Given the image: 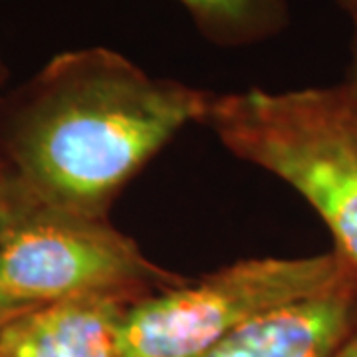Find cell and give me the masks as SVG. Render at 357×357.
Listing matches in <instances>:
<instances>
[{
  "label": "cell",
  "mask_w": 357,
  "mask_h": 357,
  "mask_svg": "<svg viewBox=\"0 0 357 357\" xmlns=\"http://www.w3.org/2000/svg\"><path fill=\"white\" fill-rule=\"evenodd\" d=\"M211 100L109 48L62 52L0 105L2 163L34 203L107 218L155 153L185 126L203 123Z\"/></svg>",
  "instance_id": "6da1fadb"
},
{
  "label": "cell",
  "mask_w": 357,
  "mask_h": 357,
  "mask_svg": "<svg viewBox=\"0 0 357 357\" xmlns=\"http://www.w3.org/2000/svg\"><path fill=\"white\" fill-rule=\"evenodd\" d=\"M203 123L306 199L357 272V98L345 84L213 96Z\"/></svg>",
  "instance_id": "7a4b0ae2"
},
{
  "label": "cell",
  "mask_w": 357,
  "mask_h": 357,
  "mask_svg": "<svg viewBox=\"0 0 357 357\" xmlns=\"http://www.w3.org/2000/svg\"><path fill=\"white\" fill-rule=\"evenodd\" d=\"M356 270L337 252L255 258L129 306L121 357H199L252 319L326 292Z\"/></svg>",
  "instance_id": "3957f363"
},
{
  "label": "cell",
  "mask_w": 357,
  "mask_h": 357,
  "mask_svg": "<svg viewBox=\"0 0 357 357\" xmlns=\"http://www.w3.org/2000/svg\"><path fill=\"white\" fill-rule=\"evenodd\" d=\"M183 282L149 262L107 218L54 211L28 195L0 246V298L16 306L88 294L141 300Z\"/></svg>",
  "instance_id": "277c9868"
},
{
  "label": "cell",
  "mask_w": 357,
  "mask_h": 357,
  "mask_svg": "<svg viewBox=\"0 0 357 357\" xmlns=\"http://www.w3.org/2000/svg\"><path fill=\"white\" fill-rule=\"evenodd\" d=\"M357 324V272L326 292L268 312L199 357H333Z\"/></svg>",
  "instance_id": "5b68a950"
},
{
  "label": "cell",
  "mask_w": 357,
  "mask_h": 357,
  "mask_svg": "<svg viewBox=\"0 0 357 357\" xmlns=\"http://www.w3.org/2000/svg\"><path fill=\"white\" fill-rule=\"evenodd\" d=\"M137 302L114 294L56 300L0 330V357H121L123 321Z\"/></svg>",
  "instance_id": "8992f818"
},
{
  "label": "cell",
  "mask_w": 357,
  "mask_h": 357,
  "mask_svg": "<svg viewBox=\"0 0 357 357\" xmlns=\"http://www.w3.org/2000/svg\"><path fill=\"white\" fill-rule=\"evenodd\" d=\"M204 38L244 48L278 36L290 22L288 0H177Z\"/></svg>",
  "instance_id": "52a82bcc"
},
{
  "label": "cell",
  "mask_w": 357,
  "mask_h": 357,
  "mask_svg": "<svg viewBox=\"0 0 357 357\" xmlns=\"http://www.w3.org/2000/svg\"><path fill=\"white\" fill-rule=\"evenodd\" d=\"M24 201V191L8 175V171L4 175H0V246L4 243V238L14 225L16 217L20 215V208H22Z\"/></svg>",
  "instance_id": "ba28073f"
},
{
  "label": "cell",
  "mask_w": 357,
  "mask_h": 357,
  "mask_svg": "<svg viewBox=\"0 0 357 357\" xmlns=\"http://www.w3.org/2000/svg\"><path fill=\"white\" fill-rule=\"evenodd\" d=\"M351 24H354V34L349 42V66H347V77H345V86L357 98V13H351Z\"/></svg>",
  "instance_id": "9c48e42d"
},
{
  "label": "cell",
  "mask_w": 357,
  "mask_h": 357,
  "mask_svg": "<svg viewBox=\"0 0 357 357\" xmlns=\"http://www.w3.org/2000/svg\"><path fill=\"white\" fill-rule=\"evenodd\" d=\"M26 310H30V307L16 306V304H10V302H6V300L0 298V330H2L4 324H8L10 319L16 318L18 314H22Z\"/></svg>",
  "instance_id": "30bf717a"
},
{
  "label": "cell",
  "mask_w": 357,
  "mask_h": 357,
  "mask_svg": "<svg viewBox=\"0 0 357 357\" xmlns=\"http://www.w3.org/2000/svg\"><path fill=\"white\" fill-rule=\"evenodd\" d=\"M333 357H357V324L351 333L347 335V340L342 344V347L333 354Z\"/></svg>",
  "instance_id": "8fae6325"
},
{
  "label": "cell",
  "mask_w": 357,
  "mask_h": 357,
  "mask_svg": "<svg viewBox=\"0 0 357 357\" xmlns=\"http://www.w3.org/2000/svg\"><path fill=\"white\" fill-rule=\"evenodd\" d=\"M335 2H337L347 14L357 13V0H335Z\"/></svg>",
  "instance_id": "7c38bea8"
},
{
  "label": "cell",
  "mask_w": 357,
  "mask_h": 357,
  "mask_svg": "<svg viewBox=\"0 0 357 357\" xmlns=\"http://www.w3.org/2000/svg\"><path fill=\"white\" fill-rule=\"evenodd\" d=\"M4 77H6V66H4V60L0 56V84L4 82Z\"/></svg>",
  "instance_id": "4fadbf2b"
},
{
  "label": "cell",
  "mask_w": 357,
  "mask_h": 357,
  "mask_svg": "<svg viewBox=\"0 0 357 357\" xmlns=\"http://www.w3.org/2000/svg\"><path fill=\"white\" fill-rule=\"evenodd\" d=\"M6 173V167H4V163H2V157H0V175H4Z\"/></svg>",
  "instance_id": "5bb4252c"
}]
</instances>
